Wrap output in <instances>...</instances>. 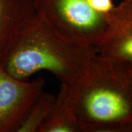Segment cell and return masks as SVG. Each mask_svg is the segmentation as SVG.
Segmentation results:
<instances>
[{
  "instance_id": "cell-1",
  "label": "cell",
  "mask_w": 132,
  "mask_h": 132,
  "mask_svg": "<svg viewBox=\"0 0 132 132\" xmlns=\"http://www.w3.org/2000/svg\"><path fill=\"white\" fill-rule=\"evenodd\" d=\"M65 90L81 132H132V81L125 63L95 54Z\"/></svg>"
},
{
  "instance_id": "cell-2",
  "label": "cell",
  "mask_w": 132,
  "mask_h": 132,
  "mask_svg": "<svg viewBox=\"0 0 132 132\" xmlns=\"http://www.w3.org/2000/svg\"><path fill=\"white\" fill-rule=\"evenodd\" d=\"M94 47L71 40L35 13L22 29L2 67L25 80L40 71L51 72L61 84L71 85L85 73L97 54Z\"/></svg>"
},
{
  "instance_id": "cell-3",
  "label": "cell",
  "mask_w": 132,
  "mask_h": 132,
  "mask_svg": "<svg viewBox=\"0 0 132 132\" xmlns=\"http://www.w3.org/2000/svg\"><path fill=\"white\" fill-rule=\"evenodd\" d=\"M34 7L62 35L96 50L106 32L107 14L95 11L87 0H34Z\"/></svg>"
},
{
  "instance_id": "cell-4",
  "label": "cell",
  "mask_w": 132,
  "mask_h": 132,
  "mask_svg": "<svg viewBox=\"0 0 132 132\" xmlns=\"http://www.w3.org/2000/svg\"><path fill=\"white\" fill-rule=\"evenodd\" d=\"M45 80L19 79L0 65V132H16L43 92Z\"/></svg>"
},
{
  "instance_id": "cell-5",
  "label": "cell",
  "mask_w": 132,
  "mask_h": 132,
  "mask_svg": "<svg viewBox=\"0 0 132 132\" xmlns=\"http://www.w3.org/2000/svg\"><path fill=\"white\" fill-rule=\"evenodd\" d=\"M108 27L97 47L100 55L132 63V0H122L107 14Z\"/></svg>"
},
{
  "instance_id": "cell-6",
  "label": "cell",
  "mask_w": 132,
  "mask_h": 132,
  "mask_svg": "<svg viewBox=\"0 0 132 132\" xmlns=\"http://www.w3.org/2000/svg\"><path fill=\"white\" fill-rule=\"evenodd\" d=\"M35 13L34 0H0V65Z\"/></svg>"
},
{
  "instance_id": "cell-7",
  "label": "cell",
  "mask_w": 132,
  "mask_h": 132,
  "mask_svg": "<svg viewBox=\"0 0 132 132\" xmlns=\"http://www.w3.org/2000/svg\"><path fill=\"white\" fill-rule=\"evenodd\" d=\"M38 132H81L62 85L52 112Z\"/></svg>"
},
{
  "instance_id": "cell-8",
  "label": "cell",
  "mask_w": 132,
  "mask_h": 132,
  "mask_svg": "<svg viewBox=\"0 0 132 132\" xmlns=\"http://www.w3.org/2000/svg\"><path fill=\"white\" fill-rule=\"evenodd\" d=\"M56 101L53 95L43 93L33 104L16 132H38L46 120Z\"/></svg>"
},
{
  "instance_id": "cell-9",
  "label": "cell",
  "mask_w": 132,
  "mask_h": 132,
  "mask_svg": "<svg viewBox=\"0 0 132 132\" xmlns=\"http://www.w3.org/2000/svg\"><path fill=\"white\" fill-rule=\"evenodd\" d=\"M91 8L101 14L109 13L115 5L112 0H87Z\"/></svg>"
},
{
  "instance_id": "cell-10",
  "label": "cell",
  "mask_w": 132,
  "mask_h": 132,
  "mask_svg": "<svg viewBox=\"0 0 132 132\" xmlns=\"http://www.w3.org/2000/svg\"><path fill=\"white\" fill-rule=\"evenodd\" d=\"M126 69H127L128 73L129 74V76L132 81V63H125Z\"/></svg>"
}]
</instances>
